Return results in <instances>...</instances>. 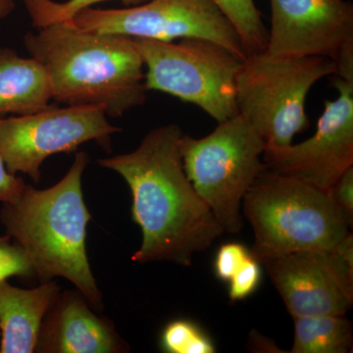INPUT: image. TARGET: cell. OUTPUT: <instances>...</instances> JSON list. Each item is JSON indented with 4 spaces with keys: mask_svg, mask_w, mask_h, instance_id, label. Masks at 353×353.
<instances>
[{
    "mask_svg": "<svg viewBox=\"0 0 353 353\" xmlns=\"http://www.w3.org/2000/svg\"><path fill=\"white\" fill-rule=\"evenodd\" d=\"M183 132L176 124L153 129L134 152L99 161L117 172L131 189L132 216L143 233L137 263L168 261L190 266L225 233L183 170Z\"/></svg>",
    "mask_w": 353,
    "mask_h": 353,
    "instance_id": "1",
    "label": "cell"
},
{
    "mask_svg": "<svg viewBox=\"0 0 353 353\" xmlns=\"http://www.w3.org/2000/svg\"><path fill=\"white\" fill-rule=\"evenodd\" d=\"M24 44L46 70L54 101L102 106L113 117L145 102L143 62L130 37L64 21L27 32Z\"/></svg>",
    "mask_w": 353,
    "mask_h": 353,
    "instance_id": "2",
    "label": "cell"
},
{
    "mask_svg": "<svg viewBox=\"0 0 353 353\" xmlns=\"http://www.w3.org/2000/svg\"><path fill=\"white\" fill-rule=\"evenodd\" d=\"M88 163L87 153L78 152L57 185L46 190L26 185L16 201L2 203L0 220L7 236L24 250L41 282L67 279L94 308H102V294L85 250L92 219L82 190Z\"/></svg>",
    "mask_w": 353,
    "mask_h": 353,
    "instance_id": "3",
    "label": "cell"
},
{
    "mask_svg": "<svg viewBox=\"0 0 353 353\" xmlns=\"http://www.w3.org/2000/svg\"><path fill=\"white\" fill-rule=\"evenodd\" d=\"M241 209L259 263L299 250H332L352 227L329 190L267 169L246 192Z\"/></svg>",
    "mask_w": 353,
    "mask_h": 353,
    "instance_id": "4",
    "label": "cell"
},
{
    "mask_svg": "<svg viewBox=\"0 0 353 353\" xmlns=\"http://www.w3.org/2000/svg\"><path fill=\"white\" fill-rule=\"evenodd\" d=\"M336 64L323 57H276L266 51L248 55L236 79L238 114L263 139L266 148L292 145L306 131L308 92Z\"/></svg>",
    "mask_w": 353,
    "mask_h": 353,
    "instance_id": "5",
    "label": "cell"
},
{
    "mask_svg": "<svg viewBox=\"0 0 353 353\" xmlns=\"http://www.w3.org/2000/svg\"><path fill=\"white\" fill-rule=\"evenodd\" d=\"M266 145L241 115L218 123L201 139L182 134L180 152L185 175L225 233H241L246 192L266 170Z\"/></svg>",
    "mask_w": 353,
    "mask_h": 353,
    "instance_id": "6",
    "label": "cell"
},
{
    "mask_svg": "<svg viewBox=\"0 0 353 353\" xmlns=\"http://www.w3.org/2000/svg\"><path fill=\"white\" fill-rule=\"evenodd\" d=\"M146 67L145 85L190 102L217 123L238 114L236 79L240 57L201 38L179 43L132 38Z\"/></svg>",
    "mask_w": 353,
    "mask_h": 353,
    "instance_id": "7",
    "label": "cell"
},
{
    "mask_svg": "<svg viewBox=\"0 0 353 353\" xmlns=\"http://www.w3.org/2000/svg\"><path fill=\"white\" fill-rule=\"evenodd\" d=\"M71 21L87 31L175 41L209 39L241 59L248 57L240 34L212 0H148L124 9H85Z\"/></svg>",
    "mask_w": 353,
    "mask_h": 353,
    "instance_id": "8",
    "label": "cell"
},
{
    "mask_svg": "<svg viewBox=\"0 0 353 353\" xmlns=\"http://www.w3.org/2000/svg\"><path fill=\"white\" fill-rule=\"evenodd\" d=\"M99 105H52L46 110L0 118V153L11 175L26 174L38 182L44 160L57 153L75 152L90 141L108 145L120 132Z\"/></svg>",
    "mask_w": 353,
    "mask_h": 353,
    "instance_id": "9",
    "label": "cell"
},
{
    "mask_svg": "<svg viewBox=\"0 0 353 353\" xmlns=\"http://www.w3.org/2000/svg\"><path fill=\"white\" fill-rule=\"evenodd\" d=\"M266 52L276 57H323L334 76L353 83V6L347 0H270Z\"/></svg>",
    "mask_w": 353,
    "mask_h": 353,
    "instance_id": "10",
    "label": "cell"
},
{
    "mask_svg": "<svg viewBox=\"0 0 353 353\" xmlns=\"http://www.w3.org/2000/svg\"><path fill=\"white\" fill-rule=\"evenodd\" d=\"M339 95L325 108L310 139L296 145L266 148L267 170L330 190L353 166V83L334 77Z\"/></svg>",
    "mask_w": 353,
    "mask_h": 353,
    "instance_id": "11",
    "label": "cell"
},
{
    "mask_svg": "<svg viewBox=\"0 0 353 353\" xmlns=\"http://www.w3.org/2000/svg\"><path fill=\"white\" fill-rule=\"evenodd\" d=\"M292 317L345 315L353 304V267L332 250H299L263 259Z\"/></svg>",
    "mask_w": 353,
    "mask_h": 353,
    "instance_id": "12",
    "label": "cell"
},
{
    "mask_svg": "<svg viewBox=\"0 0 353 353\" xmlns=\"http://www.w3.org/2000/svg\"><path fill=\"white\" fill-rule=\"evenodd\" d=\"M129 345L112 323L90 310L79 290L59 292L41 322L34 352L119 353Z\"/></svg>",
    "mask_w": 353,
    "mask_h": 353,
    "instance_id": "13",
    "label": "cell"
},
{
    "mask_svg": "<svg viewBox=\"0 0 353 353\" xmlns=\"http://www.w3.org/2000/svg\"><path fill=\"white\" fill-rule=\"evenodd\" d=\"M59 292L53 281L32 290L0 282V352H34L44 315Z\"/></svg>",
    "mask_w": 353,
    "mask_h": 353,
    "instance_id": "14",
    "label": "cell"
},
{
    "mask_svg": "<svg viewBox=\"0 0 353 353\" xmlns=\"http://www.w3.org/2000/svg\"><path fill=\"white\" fill-rule=\"evenodd\" d=\"M51 99L50 79L43 65L34 58L0 48V118L46 110L52 106Z\"/></svg>",
    "mask_w": 353,
    "mask_h": 353,
    "instance_id": "15",
    "label": "cell"
},
{
    "mask_svg": "<svg viewBox=\"0 0 353 353\" xmlns=\"http://www.w3.org/2000/svg\"><path fill=\"white\" fill-rule=\"evenodd\" d=\"M292 353H347L353 345L352 324L345 315L294 317Z\"/></svg>",
    "mask_w": 353,
    "mask_h": 353,
    "instance_id": "16",
    "label": "cell"
},
{
    "mask_svg": "<svg viewBox=\"0 0 353 353\" xmlns=\"http://www.w3.org/2000/svg\"><path fill=\"white\" fill-rule=\"evenodd\" d=\"M240 34L248 55L266 50L268 30L254 0H212Z\"/></svg>",
    "mask_w": 353,
    "mask_h": 353,
    "instance_id": "17",
    "label": "cell"
},
{
    "mask_svg": "<svg viewBox=\"0 0 353 353\" xmlns=\"http://www.w3.org/2000/svg\"><path fill=\"white\" fill-rule=\"evenodd\" d=\"M160 347L168 353H214L217 352L213 341L205 332L190 320H174L166 325Z\"/></svg>",
    "mask_w": 353,
    "mask_h": 353,
    "instance_id": "18",
    "label": "cell"
},
{
    "mask_svg": "<svg viewBox=\"0 0 353 353\" xmlns=\"http://www.w3.org/2000/svg\"><path fill=\"white\" fill-rule=\"evenodd\" d=\"M34 27L41 29L55 23L64 22L74 17L94 4L109 0H67L55 2L53 0H23ZM125 6H136L148 0H119Z\"/></svg>",
    "mask_w": 353,
    "mask_h": 353,
    "instance_id": "19",
    "label": "cell"
},
{
    "mask_svg": "<svg viewBox=\"0 0 353 353\" xmlns=\"http://www.w3.org/2000/svg\"><path fill=\"white\" fill-rule=\"evenodd\" d=\"M261 281V268L260 263L252 254L245 263L241 265L233 277L230 279L229 297L230 301H243L252 296L257 290Z\"/></svg>",
    "mask_w": 353,
    "mask_h": 353,
    "instance_id": "20",
    "label": "cell"
},
{
    "mask_svg": "<svg viewBox=\"0 0 353 353\" xmlns=\"http://www.w3.org/2000/svg\"><path fill=\"white\" fill-rule=\"evenodd\" d=\"M34 273L31 262L19 245L0 240V282L12 276H30Z\"/></svg>",
    "mask_w": 353,
    "mask_h": 353,
    "instance_id": "21",
    "label": "cell"
},
{
    "mask_svg": "<svg viewBox=\"0 0 353 353\" xmlns=\"http://www.w3.org/2000/svg\"><path fill=\"white\" fill-rule=\"evenodd\" d=\"M250 255V250L241 243H230L221 245L214 262L216 277L224 282H229Z\"/></svg>",
    "mask_w": 353,
    "mask_h": 353,
    "instance_id": "22",
    "label": "cell"
},
{
    "mask_svg": "<svg viewBox=\"0 0 353 353\" xmlns=\"http://www.w3.org/2000/svg\"><path fill=\"white\" fill-rule=\"evenodd\" d=\"M334 201L343 211L350 224L353 223V166L348 168L345 173L334 183L329 190Z\"/></svg>",
    "mask_w": 353,
    "mask_h": 353,
    "instance_id": "23",
    "label": "cell"
},
{
    "mask_svg": "<svg viewBox=\"0 0 353 353\" xmlns=\"http://www.w3.org/2000/svg\"><path fill=\"white\" fill-rule=\"evenodd\" d=\"M26 183L22 178L11 175L7 171L3 158L0 153V202H13L19 197Z\"/></svg>",
    "mask_w": 353,
    "mask_h": 353,
    "instance_id": "24",
    "label": "cell"
},
{
    "mask_svg": "<svg viewBox=\"0 0 353 353\" xmlns=\"http://www.w3.org/2000/svg\"><path fill=\"white\" fill-rule=\"evenodd\" d=\"M16 0H0V21L6 19L15 9Z\"/></svg>",
    "mask_w": 353,
    "mask_h": 353,
    "instance_id": "25",
    "label": "cell"
}]
</instances>
